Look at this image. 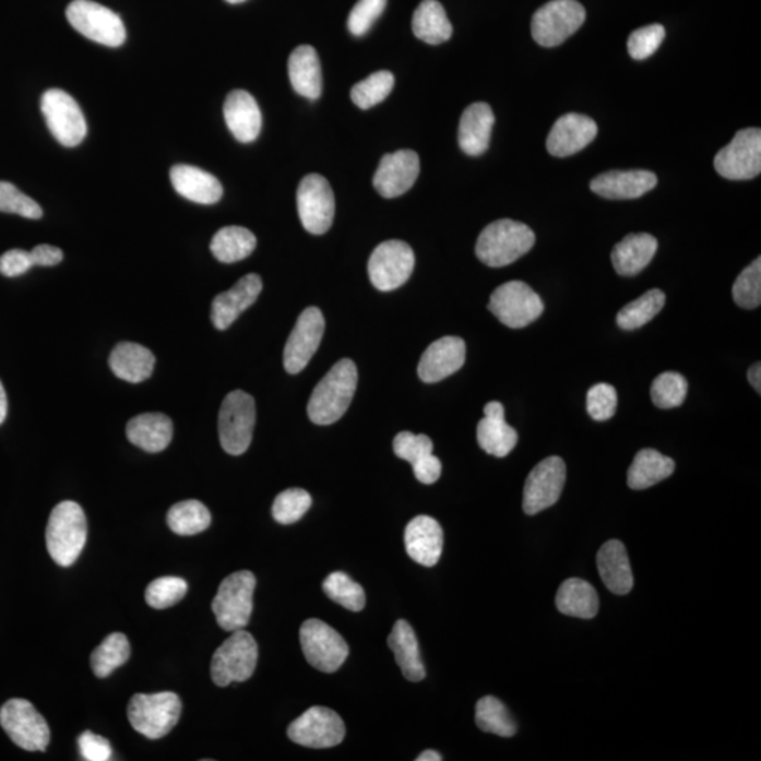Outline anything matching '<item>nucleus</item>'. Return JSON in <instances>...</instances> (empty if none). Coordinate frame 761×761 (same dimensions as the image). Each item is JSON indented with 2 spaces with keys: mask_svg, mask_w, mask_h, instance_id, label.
Instances as JSON below:
<instances>
[{
  "mask_svg": "<svg viewBox=\"0 0 761 761\" xmlns=\"http://www.w3.org/2000/svg\"><path fill=\"white\" fill-rule=\"evenodd\" d=\"M299 219L307 231L324 235L332 227L336 202L331 183L319 174H309L298 188Z\"/></svg>",
  "mask_w": 761,
  "mask_h": 761,
  "instance_id": "obj_16",
  "label": "nucleus"
},
{
  "mask_svg": "<svg viewBox=\"0 0 761 761\" xmlns=\"http://www.w3.org/2000/svg\"><path fill=\"white\" fill-rule=\"evenodd\" d=\"M188 593V584L179 576H162L154 580L145 590V601L154 609L174 607Z\"/></svg>",
  "mask_w": 761,
  "mask_h": 761,
  "instance_id": "obj_47",
  "label": "nucleus"
},
{
  "mask_svg": "<svg viewBox=\"0 0 761 761\" xmlns=\"http://www.w3.org/2000/svg\"><path fill=\"white\" fill-rule=\"evenodd\" d=\"M715 169L730 181L753 179L761 173L760 129H744L715 157Z\"/></svg>",
  "mask_w": 761,
  "mask_h": 761,
  "instance_id": "obj_14",
  "label": "nucleus"
},
{
  "mask_svg": "<svg viewBox=\"0 0 761 761\" xmlns=\"http://www.w3.org/2000/svg\"><path fill=\"white\" fill-rule=\"evenodd\" d=\"M395 78L390 71H378L353 86L352 99L361 109L381 104L394 90Z\"/></svg>",
  "mask_w": 761,
  "mask_h": 761,
  "instance_id": "obj_45",
  "label": "nucleus"
},
{
  "mask_svg": "<svg viewBox=\"0 0 761 761\" xmlns=\"http://www.w3.org/2000/svg\"><path fill=\"white\" fill-rule=\"evenodd\" d=\"M656 237L649 233L628 235L613 250L615 271L622 276H633L642 273L653 260L657 251Z\"/></svg>",
  "mask_w": 761,
  "mask_h": 761,
  "instance_id": "obj_33",
  "label": "nucleus"
},
{
  "mask_svg": "<svg viewBox=\"0 0 761 761\" xmlns=\"http://www.w3.org/2000/svg\"><path fill=\"white\" fill-rule=\"evenodd\" d=\"M323 591L334 603L353 613H360L366 607L365 590L342 571H336L324 580Z\"/></svg>",
  "mask_w": 761,
  "mask_h": 761,
  "instance_id": "obj_44",
  "label": "nucleus"
},
{
  "mask_svg": "<svg viewBox=\"0 0 761 761\" xmlns=\"http://www.w3.org/2000/svg\"><path fill=\"white\" fill-rule=\"evenodd\" d=\"M666 304V295L661 289H651L642 297L632 300L619 310L617 322L623 331H637L656 318Z\"/></svg>",
  "mask_w": 761,
  "mask_h": 761,
  "instance_id": "obj_41",
  "label": "nucleus"
},
{
  "mask_svg": "<svg viewBox=\"0 0 761 761\" xmlns=\"http://www.w3.org/2000/svg\"><path fill=\"white\" fill-rule=\"evenodd\" d=\"M41 111L58 143L75 147L84 142L88 133L85 116L76 100L66 91H47L41 98Z\"/></svg>",
  "mask_w": 761,
  "mask_h": 761,
  "instance_id": "obj_13",
  "label": "nucleus"
},
{
  "mask_svg": "<svg viewBox=\"0 0 761 761\" xmlns=\"http://www.w3.org/2000/svg\"><path fill=\"white\" fill-rule=\"evenodd\" d=\"M475 722L479 729L511 738L516 734V724L509 714L507 706L496 697H484L475 706Z\"/></svg>",
  "mask_w": 761,
  "mask_h": 761,
  "instance_id": "obj_43",
  "label": "nucleus"
},
{
  "mask_svg": "<svg viewBox=\"0 0 761 761\" xmlns=\"http://www.w3.org/2000/svg\"><path fill=\"white\" fill-rule=\"evenodd\" d=\"M556 607L567 617L593 619L599 609L598 594L586 581L570 579L560 585Z\"/></svg>",
  "mask_w": 761,
  "mask_h": 761,
  "instance_id": "obj_37",
  "label": "nucleus"
},
{
  "mask_svg": "<svg viewBox=\"0 0 761 761\" xmlns=\"http://www.w3.org/2000/svg\"><path fill=\"white\" fill-rule=\"evenodd\" d=\"M312 506L309 492L300 488H289L275 498L273 516L281 525H290L302 519Z\"/></svg>",
  "mask_w": 761,
  "mask_h": 761,
  "instance_id": "obj_48",
  "label": "nucleus"
},
{
  "mask_svg": "<svg viewBox=\"0 0 761 761\" xmlns=\"http://www.w3.org/2000/svg\"><path fill=\"white\" fill-rule=\"evenodd\" d=\"M618 406L617 390L609 384H596L586 395V409L591 418L604 421L613 418Z\"/></svg>",
  "mask_w": 761,
  "mask_h": 761,
  "instance_id": "obj_52",
  "label": "nucleus"
},
{
  "mask_svg": "<svg viewBox=\"0 0 761 761\" xmlns=\"http://www.w3.org/2000/svg\"><path fill=\"white\" fill-rule=\"evenodd\" d=\"M130 652L132 649H130L129 639L120 632L111 633L92 653V670L96 677H109L116 668L129 661Z\"/></svg>",
  "mask_w": 761,
  "mask_h": 761,
  "instance_id": "obj_42",
  "label": "nucleus"
},
{
  "mask_svg": "<svg viewBox=\"0 0 761 761\" xmlns=\"http://www.w3.org/2000/svg\"><path fill=\"white\" fill-rule=\"evenodd\" d=\"M289 81L295 92L310 100L322 95V67L317 50L310 46L295 48L288 61Z\"/></svg>",
  "mask_w": 761,
  "mask_h": 761,
  "instance_id": "obj_32",
  "label": "nucleus"
},
{
  "mask_svg": "<svg viewBox=\"0 0 761 761\" xmlns=\"http://www.w3.org/2000/svg\"><path fill=\"white\" fill-rule=\"evenodd\" d=\"M664 37H666V28L662 24H651V26L638 28L629 36V56L637 61L647 60L662 46Z\"/></svg>",
  "mask_w": 761,
  "mask_h": 761,
  "instance_id": "obj_51",
  "label": "nucleus"
},
{
  "mask_svg": "<svg viewBox=\"0 0 761 761\" xmlns=\"http://www.w3.org/2000/svg\"><path fill=\"white\" fill-rule=\"evenodd\" d=\"M255 426V402L245 391H233L219 412V439L223 450L240 455L249 450Z\"/></svg>",
  "mask_w": 761,
  "mask_h": 761,
  "instance_id": "obj_7",
  "label": "nucleus"
},
{
  "mask_svg": "<svg viewBox=\"0 0 761 761\" xmlns=\"http://www.w3.org/2000/svg\"><path fill=\"white\" fill-rule=\"evenodd\" d=\"M212 516L210 509L195 499L176 503L168 511L167 523L169 530L179 536H193L211 526Z\"/></svg>",
  "mask_w": 761,
  "mask_h": 761,
  "instance_id": "obj_40",
  "label": "nucleus"
},
{
  "mask_svg": "<svg viewBox=\"0 0 761 761\" xmlns=\"http://www.w3.org/2000/svg\"><path fill=\"white\" fill-rule=\"evenodd\" d=\"M181 700L174 692L138 694L129 702L128 716L133 728L148 739H162L176 728L181 716Z\"/></svg>",
  "mask_w": 761,
  "mask_h": 761,
  "instance_id": "obj_4",
  "label": "nucleus"
},
{
  "mask_svg": "<svg viewBox=\"0 0 761 761\" xmlns=\"http://www.w3.org/2000/svg\"><path fill=\"white\" fill-rule=\"evenodd\" d=\"M0 725L14 745L27 751H45L51 734L45 717L32 702L13 698L0 708Z\"/></svg>",
  "mask_w": 761,
  "mask_h": 761,
  "instance_id": "obj_8",
  "label": "nucleus"
},
{
  "mask_svg": "<svg viewBox=\"0 0 761 761\" xmlns=\"http://www.w3.org/2000/svg\"><path fill=\"white\" fill-rule=\"evenodd\" d=\"M657 186L656 174L644 169L632 171H609L601 174L591 181L596 195L607 199H638Z\"/></svg>",
  "mask_w": 761,
  "mask_h": 761,
  "instance_id": "obj_27",
  "label": "nucleus"
},
{
  "mask_svg": "<svg viewBox=\"0 0 761 761\" xmlns=\"http://www.w3.org/2000/svg\"><path fill=\"white\" fill-rule=\"evenodd\" d=\"M676 468L673 459L653 449L640 450L628 472V486L632 489H646L670 477Z\"/></svg>",
  "mask_w": 761,
  "mask_h": 761,
  "instance_id": "obj_38",
  "label": "nucleus"
},
{
  "mask_svg": "<svg viewBox=\"0 0 761 761\" xmlns=\"http://www.w3.org/2000/svg\"><path fill=\"white\" fill-rule=\"evenodd\" d=\"M564 484L563 460L556 455L543 460L527 475L525 491H523V511L527 515H536L555 506L563 492Z\"/></svg>",
  "mask_w": 761,
  "mask_h": 761,
  "instance_id": "obj_18",
  "label": "nucleus"
},
{
  "mask_svg": "<svg viewBox=\"0 0 761 761\" xmlns=\"http://www.w3.org/2000/svg\"><path fill=\"white\" fill-rule=\"evenodd\" d=\"M596 566H598L604 584L614 594L627 595L632 591V567H630L627 547L622 542L609 540L605 543L596 556Z\"/></svg>",
  "mask_w": 761,
  "mask_h": 761,
  "instance_id": "obj_30",
  "label": "nucleus"
},
{
  "mask_svg": "<svg viewBox=\"0 0 761 761\" xmlns=\"http://www.w3.org/2000/svg\"><path fill=\"white\" fill-rule=\"evenodd\" d=\"M78 748H80L82 759L86 761H108L111 759L109 741L90 730L84 732L78 738Z\"/></svg>",
  "mask_w": 761,
  "mask_h": 761,
  "instance_id": "obj_55",
  "label": "nucleus"
},
{
  "mask_svg": "<svg viewBox=\"0 0 761 761\" xmlns=\"http://www.w3.org/2000/svg\"><path fill=\"white\" fill-rule=\"evenodd\" d=\"M255 584V576L250 571H237L222 581L212 610L223 630L235 632L249 625Z\"/></svg>",
  "mask_w": 761,
  "mask_h": 761,
  "instance_id": "obj_5",
  "label": "nucleus"
},
{
  "mask_svg": "<svg viewBox=\"0 0 761 761\" xmlns=\"http://www.w3.org/2000/svg\"><path fill=\"white\" fill-rule=\"evenodd\" d=\"M388 646L394 653L397 666L406 680L418 682L426 676L424 662H421L418 638L414 628L406 620L401 619L392 628Z\"/></svg>",
  "mask_w": 761,
  "mask_h": 761,
  "instance_id": "obj_35",
  "label": "nucleus"
},
{
  "mask_svg": "<svg viewBox=\"0 0 761 761\" xmlns=\"http://www.w3.org/2000/svg\"><path fill=\"white\" fill-rule=\"evenodd\" d=\"M465 362V343L463 338L445 336L431 343L421 354L418 374L421 381L439 382L457 372Z\"/></svg>",
  "mask_w": 761,
  "mask_h": 761,
  "instance_id": "obj_22",
  "label": "nucleus"
},
{
  "mask_svg": "<svg viewBox=\"0 0 761 761\" xmlns=\"http://www.w3.org/2000/svg\"><path fill=\"white\" fill-rule=\"evenodd\" d=\"M732 297L744 309H756L761 304V259L741 271L732 288Z\"/></svg>",
  "mask_w": 761,
  "mask_h": 761,
  "instance_id": "obj_49",
  "label": "nucleus"
},
{
  "mask_svg": "<svg viewBox=\"0 0 761 761\" xmlns=\"http://www.w3.org/2000/svg\"><path fill=\"white\" fill-rule=\"evenodd\" d=\"M255 247V236L249 229L227 226L213 236L211 251L221 263L231 264L247 259L253 253Z\"/></svg>",
  "mask_w": 761,
  "mask_h": 761,
  "instance_id": "obj_39",
  "label": "nucleus"
},
{
  "mask_svg": "<svg viewBox=\"0 0 761 761\" xmlns=\"http://www.w3.org/2000/svg\"><path fill=\"white\" fill-rule=\"evenodd\" d=\"M346 726L336 712L324 706L309 708L288 728V738L312 749H328L341 745Z\"/></svg>",
  "mask_w": 761,
  "mask_h": 761,
  "instance_id": "obj_17",
  "label": "nucleus"
},
{
  "mask_svg": "<svg viewBox=\"0 0 761 761\" xmlns=\"http://www.w3.org/2000/svg\"><path fill=\"white\" fill-rule=\"evenodd\" d=\"M299 638L305 657L310 666L319 671H337L347 661L346 640L323 620H305L300 627Z\"/></svg>",
  "mask_w": 761,
  "mask_h": 761,
  "instance_id": "obj_12",
  "label": "nucleus"
},
{
  "mask_svg": "<svg viewBox=\"0 0 761 761\" xmlns=\"http://www.w3.org/2000/svg\"><path fill=\"white\" fill-rule=\"evenodd\" d=\"M32 266L34 264L28 251L14 249L0 255V274L9 276V278L26 274Z\"/></svg>",
  "mask_w": 761,
  "mask_h": 761,
  "instance_id": "obj_56",
  "label": "nucleus"
},
{
  "mask_svg": "<svg viewBox=\"0 0 761 761\" xmlns=\"http://www.w3.org/2000/svg\"><path fill=\"white\" fill-rule=\"evenodd\" d=\"M171 182L179 195L201 205H213L223 197V187L216 177L187 164L171 168Z\"/></svg>",
  "mask_w": 761,
  "mask_h": 761,
  "instance_id": "obj_29",
  "label": "nucleus"
},
{
  "mask_svg": "<svg viewBox=\"0 0 761 761\" xmlns=\"http://www.w3.org/2000/svg\"><path fill=\"white\" fill-rule=\"evenodd\" d=\"M412 31L419 40L431 46L442 45L453 36V26L438 0H424L412 19Z\"/></svg>",
  "mask_w": 761,
  "mask_h": 761,
  "instance_id": "obj_36",
  "label": "nucleus"
},
{
  "mask_svg": "<svg viewBox=\"0 0 761 761\" xmlns=\"http://www.w3.org/2000/svg\"><path fill=\"white\" fill-rule=\"evenodd\" d=\"M494 124H496V116L491 106L484 102L469 105L460 119V148L473 157L486 153L491 142Z\"/></svg>",
  "mask_w": 761,
  "mask_h": 761,
  "instance_id": "obj_28",
  "label": "nucleus"
},
{
  "mask_svg": "<svg viewBox=\"0 0 761 761\" xmlns=\"http://www.w3.org/2000/svg\"><path fill=\"white\" fill-rule=\"evenodd\" d=\"M34 265L55 266L60 264L64 259V253L61 249L50 245H38L31 251Z\"/></svg>",
  "mask_w": 761,
  "mask_h": 761,
  "instance_id": "obj_58",
  "label": "nucleus"
},
{
  "mask_svg": "<svg viewBox=\"0 0 761 761\" xmlns=\"http://www.w3.org/2000/svg\"><path fill=\"white\" fill-rule=\"evenodd\" d=\"M596 134H598V126L588 116L579 114L561 116L552 124L547 138V152L555 157H570L593 143Z\"/></svg>",
  "mask_w": 761,
  "mask_h": 761,
  "instance_id": "obj_21",
  "label": "nucleus"
},
{
  "mask_svg": "<svg viewBox=\"0 0 761 761\" xmlns=\"http://www.w3.org/2000/svg\"><path fill=\"white\" fill-rule=\"evenodd\" d=\"M585 22V9L576 0H551L532 19V36L542 47L563 45Z\"/></svg>",
  "mask_w": 761,
  "mask_h": 761,
  "instance_id": "obj_9",
  "label": "nucleus"
},
{
  "mask_svg": "<svg viewBox=\"0 0 761 761\" xmlns=\"http://www.w3.org/2000/svg\"><path fill=\"white\" fill-rule=\"evenodd\" d=\"M88 525L82 508L76 502L64 501L52 509L48 519L47 550L58 566L70 567L86 545Z\"/></svg>",
  "mask_w": 761,
  "mask_h": 761,
  "instance_id": "obj_3",
  "label": "nucleus"
},
{
  "mask_svg": "<svg viewBox=\"0 0 761 761\" xmlns=\"http://www.w3.org/2000/svg\"><path fill=\"white\" fill-rule=\"evenodd\" d=\"M387 7V0H358L348 16L347 27L353 36H365L372 24L381 16Z\"/></svg>",
  "mask_w": 761,
  "mask_h": 761,
  "instance_id": "obj_53",
  "label": "nucleus"
},
{
  "mask_svg": "<svg viewBox=\"0 0 761 761\" xmlns=\"http://www.w3.org/2000/svg\"><path fill=\"white\" fill-rule=\"evenodd\" d=\"M0 212L13 213L27 219H40L41 206L31 197L24 195L11 182L0 181Z\"/></svg>",
  "mask_w": 761,
  "mask_h": 761,
  "instance_id": "obj_50",
  "label": "nucleus"
},
{
  "mask_svg": "<svg viewBox=\"0 0 761 761\" xmlns=\"http://www.w3.org/2000/svg\"><path fill=\"white\" fill-rule=\"evenodd\" d=\"M67 19L78 33L102 46L120 47L126 41V27L119 14L92 0L71 2Z\"/></svg>",
  "mask_w": 761,
  "mask_h": 761,
  "instance_id": "obj_10",
  "label": "nucleus"
},
{
  "mask_svg": "<svg viewBox=\"0 0 761 761\" xmlns=\"http://www.w3.org/2000/svg\"><path fill=\"white\" fill-rule=\"evenodd\" d=\"M405 547L412 560L425 567L439 563L443 551V530L436 519L416 516L405 530Z\"/></svg>",
  "mask_w": 761,
  "mask_h": 761,
  "instance_id": "obj_24",
  "label": "nucleus"
},
{
  "mask_svg": "<svg viewBox=\"0 0 761 761\" xmlns=\"http://www.w3.org/2000/svg\"><path fill=\"white\" fill-rule=\"evenodd\" d=\"M688 384L685 377L678 372L667 371L658 376L652 384L653 404L661 409L677 408L686 401Z\"/></svg>",
  "mask_w": 761,
  "mask_h": 761,
  "instance_id": "obj_46",
  "label": "nucleus"
},
{
  "mask_svg": "<svg viewBox=\"0 0 761 761\" xmlns=\"http://www.w3.org/2000/svg\"><path fill=\"white\" fill-rule=\"evenodd\" d=\"M109 366L120 380L139 384L152 377L155 357L147 347L135 343H119L110 353Z\"/></svg>",
  "mask_w": 761,
  "mask_h": 761,
  "instance_id": "obj_34",
  "label": "nucleus"
},
{
  "mask_svg": "<svg viewBox=\"0 0 761 761\" xmlns=\"http://www.w3.org/2000/svg\"><path fill=\"white\" fill-rule=\"evenodd\" d=\"M226 2H229L231 4H237V3H243L246 0H226Z\"/></svg>",
  "mask_w": 761,
  "mask_h": 761,
  "instance_id": "obj_62",
  "label": "nucleus"
},
{
  "mask_svg": "<svg viewBox=\"0 0 761 761\" xmlns=\"http://www.w3.org/2000/svg\"><path fill=\"white\" fill-rule=\"evenodd\" d=\"M418 761H442L443 758L435 750H426L419 756Z\"/></svg>",
  "mask_w": 761,
  "mask_h": 761,
  "instance_id": "obj_61",
  "label": "nucleus"
},
{
  "mask_svg": "<svg viewBox=\"0 0 761 761\" xmlns=\"http://www.w3.org/2000/svg\"><path fill=\"white\" fill-rule=\"evenodd\" d=\"M225 120L227 128L239 142L251 143L259 138L263 116L259 105L249 92L236 90L227 95L225 102Z\"/></svg>",
  "mask_w": 761,
  "mask_h": 761,
  "instance_id": "obj_26",
  "label": "nucleus"
},
{
  "mask_svg": "<svg viewBox=\"0 0 761 761\" xmlns=\"http://www.w3.org/2000/svg\"><path fill=\"white\" fill-rule=\"evenodd\" d=\"M263 290L260 275L249 274L239 280L235 287L217 295L212 302L211 319L219 331H226L235 320L253 305Z\"/></svg>",
  "mask_w": 761,
  "mask_h": 761,
  "instance_id": "obj_23",
  "label": "nucleus"
},
{
  "mask_svg": "<svg viewBox=\"0 0 761 761\" xmlns=\"http://www.w3.org/2000/svg\"><path fill=\"white\" fill-rule=\"evenodd\" d=\"M412 467H414L416 479L421 484H426V486L435 484L442 475V463L433 453L425 455L424 459L412 464Z\"/></svg>",
  "mask_w": 761,
  "mask_h": 761,
  "instance_id": "obj_57",
  "label": "nucleus"
},
{
  "mask_svg": "<svg viewBox=\"0 0 761 761\" xmlns=\"http://www.w3.org/2000/svg\"><path fill=\"white\" fill-rule=\"evenodd\" d=\"M259 662L255 639L245 629L235 630L212 657L211 674L216 686L243 682L253 676Z\"/></svg>",
  "mask_w": 761,
  "mask_h": 761,
  "instance_id": "obj_6",
  "label": "nucleus"
},
{
  "mask_svg": "<svg viewBox=\"0 0 761 761\" xmlns=\"http://www.w3.org/2000/svg\"><path fill=\"white\" fill-rule=\"evenodd\" d=\"M536 236L525 223L501 219L489 223L475 246V254L484 264L501 269L530 253Z\"/></svg>",
  "mask_w": 761,
  "mask_h": 761,
  "instance_id": "obj_2",
  "label": "nucleus"
},
{
  "mask_svg": "<svg viewBox=\"0 0 761 761\" xmlns=\"http://www.w3.org/2000/svg\"><path fill=\"white\" fill-rule=\"evenodd\" d=\"M130 443L147 453H159L171 443L173 420L163 414H142L130 419L126 428Z\"/></svg>",
  "mask_w": 761,
  "mask_h": 761,
  "instance_id": "obj_31",
  "label": "nucleus"
},
{
  "mask_svg": "<svg viewBox=\"0 0 761 761\" xmlns=\"http://www.w3.org/2000/svg\"><path fill=\"white\" fill-rule=\"evenodd\" d=\"M419 173V155L412 150H400L382 157L372 183L381 197L396 198L414 187Z\"/></svg>",
  "mask_w": 761,
  "mask_h": 761,
  "instance_id": "obj_20",
  "label": "nucleus"
},
{
  "mask_svg": "<svg viewBox=\"0 0 761 761\" xmlns=\"http://www.w3.org/2000/svg\"><path fill=\"white\" fill-rule=\"evenodd\" d=\"M357 381V367L350 358L336 362L310 395L309 419L322 426L341 419L352 404Z\"/></svg>",
  "mask_w": 761,
  "mask_h": 761,
  "instance_id": "obj_1",
  "label": "nucleus"
},
{
  "mask_svg": "<svg viewBox=\"0 0 761 761\" xmlns=\"http://www.w3.org/2000/svg\"><path fill=\"white\" fill-rule=\"evenodd\" d=\"M414 269V250L401 240L384 241L372 251L368 261V275L372 285L384 293L402 287Z\"/></svg>",
  "mask_w": 761,
  "mask_h": 761,
  "instance_id": "obj_15",
  "label": "nucleus"
},
{
  "mask_svg": "<svg viewBox=\"0 0 761 761\" xmlns=\"http://www.w3.org/2000/svg\"><path fill=\"white\" fill-rule=\"evenodd\" d=\"M488 309L506 326L522 329L540 318L545 305L530 285L511 281L494 290Z\"/></svg>",
  "mask_w": 761,
  "mask_h": 761,
  "instance_id": "obj_11",
  "label": "nucleus"
},
{
  "mask_svg": "<svg viewBox=\"0 0 761 761\" xmlns=\"http://www.w3.org/2000/svg\"><path fill=\"white\" fill-rule=\"evenodd\" d=\"M484 415L486 416L477 428L479 448L496 457H507L515 449L518 433L507 424L506 409L501 402H489L484 408Z\"/></svg>",
  "mask_w": 761,
  "mask_h": 761,
  "instance_id": "obj_25",
  "label": "nucleus"
},
{
  "mask_svg": "<svg viewBox=\"0 0 761 761\" xmlns=\"http://www.w3.org/2000/svg\"><path fill=\"white\" fill-rule=\"evenodd\" d=\"M749 381L750 384L753 385L754 390L759 392L761 391V366L760 362H756L754 366L750 367L749 370Z\"/></svg>",
  "mask_w": 761,
  "mask_h": 761,
  "instance_id": "obj_59",
  "label": "nucleus"
},
{
  "mask_svg": "<svg viewBox=\"0 0 761 761\" xmlns=\"http://www.w3.org/2000/svg\"><path fill=\"white\" fill-rule=\"evenodd\" d=\"M8 416V396H7V391H4V388L2 385V382H0V425L3 424L4 419H7Z\"/></svg>",
  "mask_w": 761,
  "mask_h": 761,
  "instance_id": "obj_60",
  "label": "nucleus"
},
{
  "mask_svg": "<svg viewBox=\"0 0 761 761\" xmlns=\"http://www.w3.org/2000/svg\"><path fill=\"white\" fill-rule=\"evenodd\" d=\"M394 452L397 457L414 464L425 455L433 453V442L426 435L401 431L394 439Z\"/></svg>",
  "mask_w": 761,
  "mask_h": 761,
  "instance_id": "obj_54",
  "label": "nucleus"
},
{
  "mask_svg": "<svg viewBox=\"0 0 761 761\" xmlns=\"http://www.w3.org/2000/svg\"><path fill=\"white\" fill-rule=\"evenodd\" d=\"M324 334L323 313L318 308L305 309L290 332L284 350V367L289 374H298L309 365Z\"/></svg>",
  "mask_w": 761,
  "mask_h": 761,
  "instance_id": "obj_19",
  "label": "nucleus"
}]
</instances>
